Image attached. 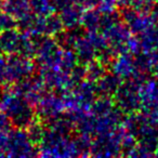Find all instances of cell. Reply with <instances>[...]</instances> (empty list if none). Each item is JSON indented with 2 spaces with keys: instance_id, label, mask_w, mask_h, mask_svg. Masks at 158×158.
Segmentation results:
<instances>
[{
  "instance_id": "cell-1",
  "label": "cell",
  "mask_w": 158,
  "mask_h": 158,
  "mask_svg": "<svg viewBox=\"0 0 158 158\" xmlns=\"http://www.w3.org/2000/svg\"><path fill=\"white\" fill-rule=\"evenodd\" d=\"M0 112L7 115L15 128L27 129L38 119L35 107L12 87H8L0 98Z\"/></svg>"
},
{
  "instance_id": "cell-2",
  "label": "cell",
  "mask_w": 158,
  "mask_h": 158,
  "mask_svg": "<svg viewBox=\"0 0 158 158\" xmlns=\"http://www.w3.org/2000/svg\"><path fill=\"white\" fill-rule=\"evenodd\" d=\"M38 156L40 157H77L80 156L75 139L62 135L49 128H44V135L38 144Z\"/></svg>"
},
{
  "instance_id": "cell-3",
  "label": "cell",
  "mask_w": 158,
  "mask_h": 158,
  "mask_svg": "<svg viewBox=\"0 0 158 158\" xmlns=\"http://www.w3.org/2000/svg\"><path fill=\"white\" fill-rule=\"evenodd\" d=\"M35 67L31 57L21 54L6 55V63L0 74V85L6 88L13 86L34 75Z\"/></svg>"
},
{
  "instance_id": "cell-4",
  "label": "cell",
  "mask_w": 158,
  "mask_h": 158,
  "mask_svg": "<svg viewBox=\"0 0 158 158\" xmlns=\"http://www.w3.org/2000/svg\"><path fill=\"white\" fill-rule=\"evenodd\" d=\"M37 145L31 140L26 129L15 128L8 133L7 157H35L38 156Z\"/></svg>"
},
{
  "instance_id": "cell-5",
  "label": "cell",
  "mask_w": 158,
  "mask_h": 158,
  "mask_svg": "<svg viewBox=\"0 0 158 158\" xmlns=\"http://www.w3.org/2000/svg\"><path fill=\"white\" fill-rule=\"evenodd\" d=\"M36 115L40 121H49L66 112L63 94L59 92H46L35 106Z\"/></svg>"
},
{
  "instance_id": "cell-6",
  "label": "cell",
  "mask_w": 158,
  "mask_h": 158,
  "mask_svg": "<svg viewBox=\"0 0 158 158\" xmlns=\"http://www.w3.org/2000/svg\"><path fill=\"white\" fill-rule=\"evenodd\" d=\"M11 87L18 93L23 95L24 99L34 107L37 105L44 93L47 91V87L40 75H37V76L31 75V77L23 79L20 82Z\"/></svg>"
},
{
  "instance_id": "cell-7",
  "label": "cell",
  "mask_w": 158,
  "mask_h": 158,
  "mask_svg": "<svg viewBox=\"0 0 158 158\" xmlns=\"http://www.w3.org/2000/svg\"><path fill=\"white\" fill-rule=\"evenodd\" d=\"M23 36V31L18 27L0 31V54H21Z\"/></svg>"
},
{
  "instance_id": "cell-8",
  "label": "cell",
  "mask_w": 158,
  "mask_h": 158,
  "mask_svg": "<svg viewBox=\"0 0 158 158\" xmlns=\"http://www.w3.org/2000/svg\"><path fill=\"white\" fill-rule=\"evenodd\" d=\"M97 87L94 86L93 81L89 79H84L72 89V93L78 104L79 108L82 112H89L90 107L94 100V94Z\"/></svg>"
},
{
  "instance_id": "cell-9",
  "label": "cell",
  "mask_w": 158,
  "mask_h": 158,
  "mask_svg": "<svg viewBox=\"0 0 158 158\" xmlns=\"http://www.w3.org/2000/svg\"><path fill=\"white\" fill-rule=\"evenodd\" d=\"M0 10L12 16L16 22L33 13L29 0H0Z\"/></svg>"
},
{
  "instance_id": "cell-10",
  "label": "cell",
  "mask_w": 158,
  "mask_h": 158,
  "mask_svg": "<svg viewBox=\"0 0 158 158\" xmlns=\"http://www.w3.org/2000/svg\"><path fill=\"white\" fill-rule=\"evenodd\" d=\"M73 50L76 53L78 63L88 65L89 63L94 61L97 49L94 48L86 33H82V35L77 39V41L73 47Z\"/></svg>"
},
{
  "instance_id": "cell-11",
  "label": "cell",
  "mask_w": 158,
  "mask_h": 158,
  "mask_svg": "<svg viewBox=\"0 0 158 158\" xmlns=\"http://www.w3.org/2000/svg\"><path fill=\"white\" fill-rule=\"evenodd\" d=\"M84 10L85 9H82L81 7L70 2L66 7H64L61 11H59V16L63 23L64 28L72 29L78 27L80 25V20H81Z\"/></svg>"
},
{
  "instance_id": "cell-12",
  "label": "cell",
  "mask_w": 158,
  "mask_h": 158,
  "mask_svg": "<svg viewBox=\"0 0 158 158\" xmlns=\"http://www.w3.org/2000/svg\"><path fill=\"white\" fill-rule=\"evenodd\" d=\"M100 24V16L92 8L85 9L82 12L80 26H82L86 31H95Z\"/></svg>"
},
{
  "instance_id": "cell-13",
  "label": "cell",
  "mask_w": 158,
  "mask_h": 158,
  "mask_svg": "<svg viewBox=\"0 0 158 158\" xmlns=\"http://www.w3.org/2000/svg\"><path fill=\"white\" fill-rule=\"evenodd\" d=\"M29 2H31V12L36 15L46 16L55 13L51 0H29Z\"/></svg>"
},
{
  "instance_id": "cell-14",
  "label": "cell",
  "mask_w": 158,
  "mask_h": 158,
  "mask_svg": "<svg viewBox=\"0 0 158 158\" xmlns=\"http://www.w3.org/2000/svg\"><path fill=\"white\" fill-rule=\"evenodd\" d=\"M86 66H87V79H89L91 81H97L98 79L101 78L103 69H102L101 65L98 62L92 61L91 63H89Z\"/></svg>"
},
{
  "instance_id": "cell-15",
  "label": "cell",
  "mask_w": 158,
  "mask_h": 158,
  "mask_svg": "<svg viewBox=\"0 0 158 158\" xmlns=\"http://www.w3.org/2000/svg\"><path fill=\"white\" fill-rule=\"evenodd\" d=\"M18 27V22L12 16L0 10V31Z\"/></svg>"
},
{
  "instance_id": "cell-16",
  "label": "cell",
  "mask_w": 158,
  "mask_h": 158,
  "mask_svg": "<svg viewBox=\"0 0 158 158\" xmlns=\"http://www.w3.org/2000/svg\"><path fill=\"white\" fill-rule=\"evenodd\" d=\"M12 123L5 113L0 112V132H9L11 130Z\"/></svg>"
},
{
  "instance_id": "cell-17",
  "label": "cell",
  "mask_w": 158,
  "mask_h": 158,
  "mask_svg": "<svg viewBox=\"0 0 158 158\" xmlns=\"http://www.w3.org/2000/svg\"><path fill=\"white\" fill-rule=\"evenodd\" d=\"M70 2L76 6L81 7L82 9H90L99 3L100 0H69Z\"/></svg>"
},
{
  "instance_id": "cell-18",
  "label": "cell",
  "mask_w": 158,
  "mask_h": 158,
  "mask_svg": "<svg viewBox=\"0 0 158 158\" xmlns=\"http://www.w3.org/2000/svg\"><path fill=\"white\" fill-rule=\"evenodd\" d=\"M8 133L9 132H0V157H7L6 148L8 143Z\"/></svg>"
}]
</instances>
